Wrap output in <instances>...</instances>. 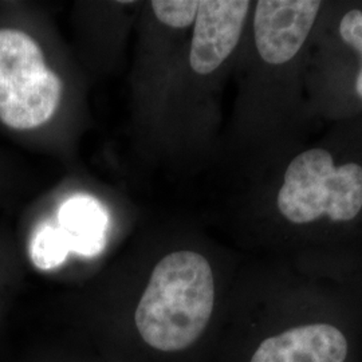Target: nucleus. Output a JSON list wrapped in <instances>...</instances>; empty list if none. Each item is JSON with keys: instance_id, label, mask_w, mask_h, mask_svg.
Masks as SVG:
<instances>
[{"instance_id": "nucleus-1", "label": "nucleus", "mask_w": 362, "mask_h": 362, "mask_svg": "<svg viewBox=\"0 0 362 362\" xmlns=\"http://www.w3.org/2000/svg\"><path fill=\"white\" fill-rule=\"evenodd\" d=\"M246 362H362V302L285 291L252 327Z\"/></svg>"}, {"instance_id": "nucleus-2", "label": "nucleus", "mask_w": 362, "mask_h": 362, "mask_svg": "<svg viewBox=\"0 0 362 362\" xmlns=\"http://www.w3.org/2000/svg\"><path fill=\"white\" fill-rule=\"evenodd\" d=\"M216 310V281L203 254L182 250L156 264L134 314L144 341L161 351H182L207 334Z\"/></svg>"}, {"instance_id": "nucleus-3", "label": "nucleus", "mask_w": 362, "mask_h": 362, "mask_svg": "<svg viewBox=\"0 0 362 362\" xmlns=\"http://www.w3.org/2000/svg\"><path fill=\"white\" fill-rule=\"evenodd\" d=\"M62 90L37 37L15 19L0 21V127L22 136L43 128Z\"/></svg>"}, {"instance_id": "nucleus-4", "label": "nucleus", "mask_w": 362, "mask_h": 362, "mask_svg": "<svg viewBox=\"0 0 362 362\" xmlns=\"http://www.w3.org/2000/svg\"><path fill=\"white\" fill-rule=\"evenodd\" d=\"M276 203L284 218L297 226L322 216L350 221L362 209V167L354 163L336 167L325 149L306 151L287 167Z\"/></svg>"}, {"instance_id": "nucleus-5", "label": "nucleus", "mask_w": 362, "mask_h": 362, "mask_svg": "<svg viewBox=\"0 0 362 362\" xmlns=\"http://www.w3.org/2000/svg\"><path fill=\"white\" fill-rule=\"evenodd\" d=\"M322 3L318 0H260L255 7L254 34L266 64L293 59L309 37Z\"/></svg>"}, {"instance_id": "nucleus-6", "label": "nucleus", "mask_w": 362, "mask_h": 362, "mask_svg": "<svg viewBox=\"0 0 362 362\" xmlns=\"http://www.w3.org/2000/svg\"><path fill=\"white\" fill-rule=\"evenodd\" d=\"M251 3L246 0H202L194 23L189 65L194 73L215 71L233 52Z\"/></svg>"}, {"instance_id": "nucleus-7", "label": "nucleus", "mask_w": 362, "mask_h": 362, "mask_svg": "<svg viewBox=\"0 0 362 362\" xmlns=\"http://www.w3.org/2000/svg\"><path fill=\"white\" fill-rule=\"evenodd\" d=\"M58 219L70 251L85 257L100 254L105 246L107 219L101 206L90 197H73L61 208Z\"/></svg>"}, {"instance_id": "nucleus-8", "label": "nucleus", "mask_w": 362, "mask_h": 362, "mask_svg": "<svg viewBox=\"0 0 362 362\" xmlns=\"http://www.w3.org/2000/svg\"><path fill=\"white\" fill-rule=\"evenodd\" d=\"M27 252L37 269L47 272L64 263L70 248L57 226L50 221H40L30 235Z\"/></svg>"}, {"instance_id": "nucleus-9", "label": "nucleus", "mask_w": 362, "mask_h": 362, "mask_svg": "<svg viewBox=\"0 0 362 362\" xmlns=\"http://www.w3.org/2000/svg\"><path fill=\"white\" fill-rule=\"evenodd\" d=\"M156 18L165 26L187 28L194 25L199 10L196 0H156L151 3Z\"/></svg>"}, {"instance_id": "nucleus-10", "label": "nucleus", "mask_w": 362, "mask_h": 362, "mask_svg": "<svg viewBox=\"0 0 362 362\" xmlns=\"http://www.w3.org/2000/svg\"><path fill=\"white\" fill-rule=\"evenodd\" d=\"M339 34L344 42L362 54V11L351 10L339 23ZM356 90L362 98V67L356 82Z\"/></svg>"}, {"instance_id": "nucleus-11", "label": "nucleus", "mask_w": 362, "mask_h": 362, "mask_svg": "<svg viewBox=\"0 0 362 362\" xmlns=\"http://www.w3.org/2000/svg\"><path fill=\"white\" fill-rule=\"evenodd\" d=\"M8 184V176H7V168L3 165V161L0 160V194H3L4 188Z\"/></svg>"}]
</instances>
